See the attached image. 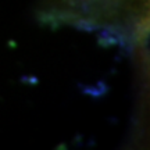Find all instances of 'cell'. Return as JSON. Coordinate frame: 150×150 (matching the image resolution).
Instances as JSON below:
<instances>
[{"instance_id":"obj_1","label":"cell","mask_w":150,"mask_h":150,"mask_svg":"<svg viewBox=\"0 0 150 150\" xmlns=\"http://www.w3.org/2000/svg\"><path fill=\"white\" fill-rule=\"evenodd\" d=\"M147 0H45L43 13L57 21L131 25L143 21Z\"/></svg>"}]
</instances>
